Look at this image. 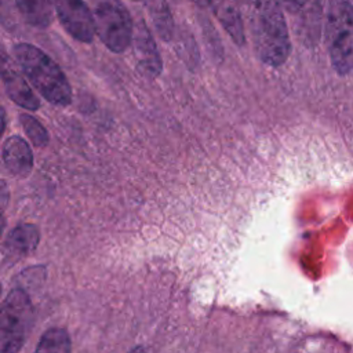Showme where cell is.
<instances>
[{"label":"cell","instance_id":"15","mask_svg":"<svg viewBox=\"0 0 353 353\" xmlns=\"http://www.w3.org/2000/svg\"><path fill=\"white\" fill-rule=\"evenodd\" d=\"M150 14L159 34L164 40H170L172 32V18L167 4L163 0H153L150 3Z\"/></svg>","mask_w":353,"mask_h":353},{"label":"cell","instance_id":"27","mask_svg":"<svg viewBox=\"0 0 353 353\" xmlns=\"http://www.w3.org/2000/svg\"><path fill=\"white\" fill-rule=\"evenodd\" d=\"M134 1H139V0H134Z\"/></svg>","mask_w":353,"mask_h":353},{"label":"cell","instance_id":"10","mask_svg":"<svg viewBox=\"0 0 353 353\" xmlns=\"http://www.w3.org/2000/svg\"><path fill=\"white\" fill-rule=\"evenodd\" d=\"M210 7L233 41L237 44H244V22L237 6V0H211Z\"/></svg>","mask_w":353,"mask_h":353},{"label":"cell","instance_id":"4","mask_svg":"<svg viewBox=\"0 0 353 353\" xmlns=\"http://www.w3.org/2000/svg\"><path fill=\"white\" fill-rule=\"evenodd\" d=\"M33 321V306L22 288L12 290L0 306V353H18Z\"/></svg>","mask_w":353,"mask_h":353},{"label":"cell","instance_id":"6","mask_svg":"<svg viewBox=\"0 0 353 353\" xmlns=\"http://www.w3.org/2000/svg\"><path fill=\"white\" fill-rule=\"evenodd\" d=\"M57 12L63 29L77 41L91 43L94 40V19L84 0H48Z\"/></svg>","mask_w":353,"mask_h":353},{"label":"cell","instance_id":"22","mask_svg":"<svg viewBox=\"0 0 353 353\" xmlns=\"http://www.w3.org/2000/svg\"><path fill=\"white\" fill-rule=\"evenodd\" d=\"M192 1H194L200 7H210V3H211V0H192Z\"/></svg>","mask_w":353,"mask_h":353},{"label":"cell","instance_id":"9","mask_svg":"<svg viewBox=\"0 0 353 353\" xmlns=\"http://www.w3.org/2000/svg\"><path fill=\"white\" fill-rule=\"evenodd\" d=\"M3 161L15 176H28L33 168V153L29 143L19 135H12L3 145Z\"/></svg>","mask_w":353,"mask_h":353},{"label":"cell","instance_id":"24","mask_svg":"<svg viewBox=\"0 0 353 353\" xmlns=\"http://www.w3.org/2000/svg\"><path fill=\"white\" fill-rule=\"evenodd\" d=\"M4 226H6V219L3 216V212H0V236H1L3 230H4Z\"/></svg>","mask_w":353,"mask_h":353},{"label":"cell","instance_id":"23","mask_svg":"<svg viewBox=\"0 0 353 353\" xmlns=\"http://www.w3.org/2000/svg\"><path fill=\"white\" fill-rule=\"evenodd\" d=\"M128 353H146V350H145L142 346H135V347H132Z\"/></svg>","mask_w":353,"mask_h":353},{"label":"cell","instance_id":"19","mask_svg":"<svg viewBox=\"0 0 353 353\" xmlns=\"http://www.w3.org/2000/svg\"><path fill=\"white\" fill-rule=\"evenodd\" d=\"M336 3L353 26V0H336Z\"/></svg>","mask_w":353,"mask_h":353},{"label":"cell","instance_id":"14","mask_svg":"<svg viewBox=\"0 0 353 353\" xmlns=\"http://www.w3.org/2000/svg\"><path fill=\"white\" fill-rule=\"evenodd\" d=\"M19 121L22 124V128L29 138V141L33 143V146L44 149L50 142V134L47 128L32 114L22 113L19 116Z\"/></svg>","mask_w":353,"mask_h":353},{"label":"cell","instance_id":"17","mask_svg":"<svg viewBox=\"0 0 353 353\" xmlns=\"http://www.w3.org/2000/svg\"><path fill=\"white\" fill-rule=\"evenodd\" d=\"M17 68L14 66V63L11 62V58L8 57L7 51L4 50V47L0 44V77H6L8 73H11L12 70H15Z\"/></svg>","mask_w":353,"mask_h":353},{"label":"cell","instance_id":"7","mask_svg":"<svg viewBox=\"0 0 353 353\" xmlns=\"http://www.w3.org/2000/svg\"><path fill=\"white\" fill-rule=\"evenodd\" d=\"M131 44L141 72L149 77H156L161 72V58L143 21H139L137 28H134Z\"/></svg>","mask_w":353,"mask_h":353},{"label":"cell","instance_id":"5","mask_svg":"<svg viewBox=\"0 0 353 353\" xmlns=\"http://www.w3.org/2000/svg\"><path fill=\"white\" fill-rule=\"evenodd\" d=\"M325 17V43L331 66L339 74L353 70V26L336 0H321Z\"/></svg>","mask_w":353,"mask_h":353},{"label":"cell","instance_id":"18","mask_svg":"<svg viewBox=\"0 0 353 353\" xmlns=\"http://www.w3.org/2000/svg\"><path fill=\"white\" fill-rule=\"evenodd\" d=\"M281 7L287 8L290 12H296L302 10L309 0H276Z\"/></svg>","mask_w":353,"mask_h":353},{"label":"cell","instance_id":"2","mask_svg":"<svg viewBox=\"0 0 353 353\" xmlns=\"http://www.w3.org/2000/svg\"><path fill=\"white\" fill-rule=\"evenodd\" d=\"M14 54L19 66L33 87L52 105L68 106L72 102L70 84L58 66L43 50L29 43L14 46Z\"/></svg>","mask_w":353,"mask_h":353},{"label":"cell","instance_id":"21","mask_svg":"<svg viewBox=\"0 0 353 353\" xmlns=\"http://www.w3.org/2000/svg\"><path fill=\"white\" fill-rule=\"evenodd\" d=\"M4 130H6V110L0 105V138L4 134Z\"/></svg>","mask_w":353,"mask_h":353},{"label":"cell","instance_id":"25","mask_svg":"<svg viewBox=\"0 0 353 353\" xmlns=\"http://www.w3.org/2000/svg\"><path fill=\"white\" fill-rule=\"evenodd\" d=\"M0 296H1V284H0Z\"/></svg>","mask_w":353,"mask_h":353},{"label":"cell","instance_id":"11","mask_svg":"<svg viewBox=\"0 0 353 353\" xmlns=\"http://www.w3.org/2000/svg\"><path fill=\"white\" fill-rule=\"evenodd\" d=\"M3 83L8 98L14 103L28 110H37L40 108V99L17 69L3 77Z\"/></svg>","mask_w":353,"mask_h":353},{"label":"cell","instance_id":"1","mask_svg":"<svg viewBox=\"0 0 353 353\" xmlns=\"http://www.w3.org/2000/svg\"><path fill=\"white\" fill-rule=\"evenodd\" d=\"M250 36L256 57L268 66H281L291 41L281 6L276 0H247Z\"/></svg>","mask_w":353,"mask_h":353},{"label":"cell","instance_id":"20","mask_svg":"<svg viewBox=\"0 0 353 353\" xmlns=\"http://www.w3.org/2000/svg\"><path fill=\"white\" fill-rule=\"evenodd\" d=\"M10 199V189L8 185L6 183V181L0 179V212H3V210L6 208L7 203Z\"/></svg>","mask_w":353,"mask_h":353},{"label":"cell","instance_id":"3","mask_svg":"<svg viewBox=\"0 0 353 353\" xmlns=\"http://www.w3.org/2000/svg\"><path fill=\"white\" fill-rule=\"evenodd\" d=\"M94 30L112 52H124L132 40V18L120 0H90Z\"/></svg>","mask_w":353,"mask_h":353},{"label":"cell","instance_id":"8","mask_svg":"<svg viewBox=\"0 0 353 353\" xmlns=\"http://www.w3.org/2000/svg\"><path fill=\"white\" fill-rule=\"evenodd\" d=\"M40 241V230L33 223H21L7 236L3 252L8 262L18 261L32 254Z\"/></svg>","mask_w":353,"mask_h":353},{"label":"cell","instance_id":"16","mask_svg":"<svg viewBox=\"0 0 353 353\" xmlns=\"http://www.w3.org/2000/svg\"><path fill=\"white\" fill-rule=\"evenodd\" d=\"M17 11L12 0H0V23L8 32H15L19 25Z\"/></svg>","mask_w":353,"mask_h":353},{"label":"cell","instance_id":"12","mask_svg":"<svg viewBox=\"0 0 353 353\" xmlns=\"http://www.w3.org/2000/svg\"><path fill=\"white\" fill-rule=\"evenodd\" d=\"M15 7L23 21L30 26L46 29L52 22V11L48 0H15Z\"/></svg>","mask_w":353,"mask_h":353},{"label":"cell","instance_id":"13","mask_svg":"<svg viewBox=\"0 0 353 353\" xmlns=\"http://www.w3.org/2000/svg\"><path fill=\"white\" fill-rule=\"evenodd\" d=\"M72 341L65 328L54 327L47 330L39 339L33 353H70Z\"/></svg>","mask_w":353,"mask_h":353},{"label":"cell","instance_id":"26","mask_svg":"<svg viewBox=\"0 0 353 353\" xmlns=\"http://www.w3.org/2000/svg\"><path fill=\"white\" fill-rule=\"evenodd\" d=\"M241 1H244V3H245V1H247V0H241Z\"/></svg>","mask_w":353,"mask_h":353}]
</instances>
